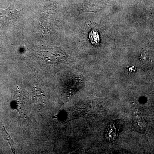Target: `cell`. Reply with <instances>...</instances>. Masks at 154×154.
Here are the masks:
<instances>
[{
	"label": "cell",
	"instance_id": "1",
	"mask_svg": "<svg viewBox=\"0 0 154 154\" xmlns=\"http://www.w3.org/2000/svg\"><path fill=\"white\" fill-rule=\"evenodd\" d=\"M45 61L48 63H55L63 61L67 57L66 53L60 47H54L48 50L37 51Z\"/></svg>",
	"mask_w": 154,
	"mask_h": 154
},
{
	"label": "cell",
	"instance_id": "2",
	"mask_svg": "<svg viewBox=\"0 0 154 154\" xmlns=\"http://www.w3.org/2000/svg\"><path fill=\"white\" fill-rule=\"evenodd\" d=\"M21 11L16 9L14 4L8 8L0 9V29L5 28L17 20Z\"/></svg>",
	"mask_w": 154,
	"mask_h": 154
},
{
	"label": "cell",
	"instance_id": "3",
	"mask_svg": "<svg viewBox=\"0 0 154 154\" xmlns=\"http://www.w3.org/2000/svg\"><path fill=\"white\" fill-rule=\"evenodd\" d=\"M12 102L14 108L19 112L21 118H25L27 105L25 97L21 90H17L15 92Z\"/></svg>",
	"mask_w": 154,
	"mask_h": 154
},
{
	"label": "cell",
	"instance_id": "4",
	"mask_svg": "<svg viewBox=\"0 0 154 154\" xmlns=\"http://www.w3.org/2000/svg\"><path fill=\"white\" fill-rule=\"evenodd\" d=\"M0 128H1V131H2V134L3 137H4L5 140L8 143L13 153L15 154V150H16V143L14 142V141L11 138L10 134L7 132L5 129V128L4 124L2 123H1V124L0 125Z\"/></svg>",
	"mask_w": 154,
	"mask_h": 154
},
{
	"label": "cell",
	"instance_id": "5",
	"mask_svg": "<svg viewBox=\"0 0 154 154\" xmlns=\"http://www.w3.org/2000/svg\"><path fill=\"white\" fill-rule=\"evenodd\" d=\"M89 38L91 43L94 45H97L100 41L99 33L96 30H92L91 31L89 35Z\"/></svg>",
	"mask_w": 154,
	"mask_h": 154
},
{
	"label": "cell",
	"instance_id": "6",
	"mask_svg": "<svg viewBox=\"0 0 154 154\" xmlns=\"http://www.w3.org/2000/svg\"><path fill=\"white\" fill-rule=\"evenodd\" d=\"M113 124H111L109 126V128H107V133L106 135L107 137H108L109 139L111 140H113V139L115 138L116 137V129L115 126Z\"/></svg>",
	"mask_w": 154,
	"mask_h": 154
}]
</instances>
